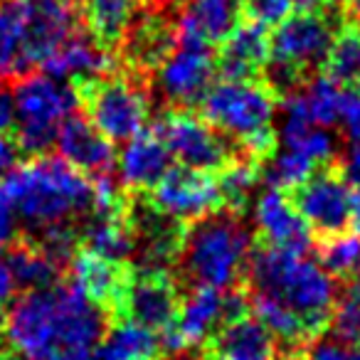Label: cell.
<instances>
[{
	"label": "cell",
	"mask_w": 360,
	"mask_h": 360,
	"mask_svg": "<svg viewBox=\"0 0 360 360\" xmlns=\"http://www.w3.org/2000/svg\"><path fill=\"white\" fill-rule=\"evenodd\" d=\"M319 264L333 276L335 281H353L360 276V240L355 232H343V235L326 237L319 240Z\"/></svg>",
	"instance_id": "cell-31"
},
{
	"label": "cell",
	"mask_w": 360,
	"mask_h": 360,
	"mask_svg": "<svg viewBox=\"0 0 360 360\" xmlns=\"http://www.w3.org/2000/svg\"><path fill=\"white\" fill-rule=\"evenodd\" d=\"M18 158H20V148H18L13 134H0V178L15 168Z\"/></svg>",
	"instance_id": "cell-36"
},
{
	"label": "cell",
	"mask_w": 360,
	"mask_h": 360,
	"mask_svg": "<svg viewBox=\"0 0 360 360\" xmlns=\"http://www.w3.org/2000/svg\"><path fill=\"white\" fill-rule=\"evenodd\" d=\"M259 175H262V163L247 158V155H240L230 165L217 170L215 178L225 210L237 212V215L245 212L247 202H250L252 193H255V186L259 183Z\"/></svg>",
	"instance_id": "cell-30"
},
{
	"label": "cell",
	"mask_w": 360,
	"mask_h": 360,
	"mask_svg": "<svg viewBox=\"0 0 360 360\" xmlns=\"http://www.w3.org/2000/svg\"><path fill=\"white\" fill-rule=\"evenodd\" d=\"M250 299L242 286L230 291L193 286L191 294H186L180 301L175 323L165 333H160V350L175 355L202 345L217 328L250 314Z\"/></svg>",
	"instance_id": "cell-10"
},
{
	"label": "cell",
	"mask_w": 360,
	"mask_h": 360,
	"mask_svg": "<svg viewBox=\"0 0 360 360\" xmlns=\"http://www.w3.org/2000/svg\"><path fill=\"white\" fill-rule=\"evenodd\" d=\"M338 124H343V134L353 141V146H360V86L345 89Z\"/></svg>",
	"instance_id": "cell-34"
},
{
	"label": "cell",
	"mask_w": 360,
	"mask_h": 360,
	"mask_svg": "<svg viewBox=\"0 0 360 360\" xmlns=\"http://www.w3.org/2000/svg\"><path fill=\"white\" fill-rule=\"evenodd\" d=\"M0 191L11 202L18 225L27 227L20 237H35L60 225H82L94 210V178L47 153L3 175Z\"/></svg>",
	"instance_id": "cell-2"
},
{
	"label": "cell",
	"mask_w": 360,
	"mask_h": 360,
	"mask_svg": "<svg viewBox=\"0 0 360 360\" xmlns=\"http://www.w3.org/2000/svg\"><path fill=\"white\" fill-rule=\"evenodd\" d=\"M146 3L148 0H82L89 37L104 52L119 50Z\"/></svg>",
	"instance_id": "cell-24"
},
{
	"label": "cell",
	"mask_w": 360,
	"mask_h": 360,
	"mask_svg": "<svg viewBox=\"0 0 360 360\" xmlns=\"http://www.w3.org/2000/svg\"><path fill=\"white\" fill-rule=\"evenodd\" d=\"M15 101V126L13 134L20 153L45 155L55 146L60 126L77 109V96L72 84L50 75H27L18 79L13 91Z\"/></svg>",
	"instance_id": "cell-9"
},
{
	"label": "cell",
	"mask_w": 360,
	"mask_h": 360,
	"mask_svg": "<svg viewBox=\"0 0 360 360\" xmlns=\"http://www.w3.org/2000/svg\"><path fill=\"white\" fill-rule=\"evenodd\" d=\"M116 163L124 188L136 195L153 191L155 183L173 168V158L155 129H143L139 136L126 141L121 153H116Z\"/></svg>",
	"instance_id": "cell-20"
},
{
	"label": "cell",
	"mask_w": 360,
	"mask_h": 360,
	"mask_svg": "<svg viewBox=\"0 0 360 360\" xmlns=\"http://www.w3.org/2000/svg\"><path fill=\"white\" fill-rule=\"evenodd\" d=\"M200 116L215 126L242 155L264 165L276 150V109L279 94L264 79L212 82L198 104Z\"/></svg>",
	"instance_id": "cell-5"
},
{
	"label": "cell",
	"mask_w": 360,
	"mask_h": 360,
	"mask_svg": "<svg viewBox=\"0 0 360 360\" xmlns=\"http://www.w3.org/2000/svg\"><path fill=\"white\" fill-rule=\"evenodd\" d=\"M355 230V237L360 240V198L355 200V212H353V225H350Z\"/></svg>",
	"instance_id": "cell-40"
},
{
	"label": "cell",
	"mask_w": 360,
	"mask_h": 360,
	"mask_svg": "<svg viewBox=\"0 0 360 360\" xmlns=\"http://www.w3.org/2000/svg\"><path fill=\"white\" fill-rule=\"evenodd\" d=\"M343 22V13L326 8L294 11L271 30L269 62L262 79L279 96H289L311 77L321 75L335 32Z\"/></svg>",
	"instance_id": "cell-7"
},
{
	"label": "cell",
	"mask_w": 360,
	"mask_h": 360,
	"mask_svg": "<svg viewBox=\"0 0 360 360\" xmlns=\"http://www.w3.org/2000/svg\"><path fill=\"white\" fill-rule=\"evenodd\" d=\"M276 146L304 155L314 165H326L335 160V139L328 134V129L304 124L291 116H284V124L276 131Z\"/></svg>",
	"instance_id": "cell-28"
},
{
	"label": "cell",
	"mask_w": 360,
	"mask_h": 360,
	"mask_svg": "<svg viewBox=\"0 0 360 360\" xmlns=\"http://www.w3.org/2000/svg\"><path fill=\"white\" fill-rule=\"evenodd\" d=\"M153 129L163 139L170 158L186 168L217 173L242 155L230 139H225L193 109H168Z\"/></svg>",
	"instance_id": "cell-12"
},
{
	"label": "cell",
	"mask_w": 360,
	"mask_h": 360,
	"mask_svg": "<svg viewBox=\"0 0 360 360\" xmlns=\"http://www.w3.org/2000/svg\"><path fill=\"white\" fill-rule=\"evenodd\" d=\"M0 360H27V358H22L20 353H15V350H11L6 345V348H0Z\"/></svg>",
	"instance_id": "cell-39"
},
{
	"label": "cell",
	"mask_w": 360,
	"mask_h": 360,
	"mask_svg": "<svg viewBox=\"0 0 360 360\" xmlns=\"http://www.w3.org/2000/svg\"><path fill=\"white\" fill-rule=\"evenodd\" d=\"M242 289L247 296H262L301 321L311 340L328 330L338 286L316 259L296 252L252 245Z\"/></svg>",
	"instance_id": "cell-3"
},
{
	"label": "cell",
	"mask_w": 360,
	"mask_h": 360,
	"mask_svg": "<svg viewBox=\"0 0 360 360\" xmlns=\"http://www.w3.org/2000/svg\"><path fill=\"white\" fill-rule=\"evenodd\" d=\"M163 358L160 340L153 330L143 328L136 321L109 323L106 333L96 343L89 360H158Z\"/></svg>",
	"instance_id": "cell-26"
},
{
	"label": "cell",
	"mask_w": 360,
	"mask_h": 360,
	"mask_svg": "<svg viewBox=\"0 0 360 360\" xmlns=\"http://www.w3.org/2000/svg\"><path fill=\"white\" fill-rule=\"evenodd\" d=\"M82 114L111 143H126L148 126L150 106L136 77L104 72L70 82Z\"/></svg>",
	"instance_id": "cell-8"
},
{
	"label": "cell",
	"mask_w": 360,
	"mask_h": 360,
	"mask_svg": "<svg viewBox=\"0 0 360 360\" xmlns=\"http://www.w3.org/2000/svg\"><path fill=\"white\" fill-rule=\"evenodd\" d=\"M8 264L15 276L18 289L22 291H37V289H50L57 281H62V264L47 257L37 245L30 240L18 237L13 245L6 247Z\"/></svg>",
	"instance_id": "cell-27"
},
{
	"label": "cell",
	"mask_w": 360,
	"mask_h": 360,
	"mask_svg": "<svg viewBox=\"0 0 360 360\" xmlns=\"http://www.w3.org/2000/svg\"><path fill=\"white\" fill-rule=\"evenodd\" d=\"M269 27L242 18L235 30L217 47V75L222 79H259L269 62Z\"/></svg>",
	"instance_id": "cell-18"
},
{
	"label": "cell",
	"mask_w": 360,
	"mask_h": 360,
	"mask_svg": "<svg viewBox=\"0 0 360 360\" xmlns=\"http://www.w3.org/2000/svg\"><path fill=\"white\" fill-rule=\"evenodd\" d=\"M82 0H0V79H22L82 30Z\"/></svg>",
	"instance_id": "cell-4"
},
{
	"label": "cell",
	"mask_w": 360,
	"mask_h": 360,
	"mask_svg": "<svg viewBox=\"0 0 360 360\" xmlns=\"http://www.w3.org/2000/svg\"><path fill=\"white\" fill-rule=\"evenodd\" d=\"M321 72L338 82L343 89L360 86V27L355 20L345 18V22L338 27Z\"/></svg>",
	"instance_id": "cell-29"
},
{
	"label": "cell",
	"mask_w": 360,
	"mask_h": 360,
	"mask_svg": "<svg viewBox=\"0 0 360 360\" xmlns=\"http://www.w3.org/2000/svg\"><path fill=\"white\" fill-rule=\"evenodd\" d=\"M143 198L155 210L186 225L202 220L217 210H225L215 173L186 168V165H173Z\"/></svg>",
	"instance_id": "cell-14"
},
{
	"label": "cell",
	"mask_w": 360,
	"mask_h": 360,
	"mask_svg": "<svg viewBox=\"0 0 360 360\" xmlns=\"http://www.w3.org/2000/svg\"><path fill=\"white\" fill-rule=\"evenodd\" d=\"M8 348L27 360H89L109 328L106 316L70 279L22 291L3 316Z\"/></svg>",
	"instance_id": "cell-1"
},
{
	"label": "cell",
	"mask_w": 360,
	"mask_h": 360,
	"mask_svg": "<svg viewBox=\"0 0 360 360\" xmlns=\"http://www.w3.org/2000/svg\"><path fill=\"white\" fill-rule=\"evenodd\" d=\"M355 22H358V27H360V13H358V20H355Z\"/></svg>",
	"instance_id": "cell-41"
},
{
	"label": "cell",
	"mask_w": 360,
	"mask_h": 360,
	"mask_svg": "<svg viewBox=\"0 0 360 360\" xmlns=\"http://www.w3.org/2000/svg\"><path fill=\"white\" fill-rule=\"evenodd\" d=\"M255 225L257 245L274 247V250L309 255L311 245L316 242L309 225L291 202L289 193L279 188L269 186L264 193H259L255 205Z\"/></svg>",
	"instance_id": "cell-17"
},
{
	"label": "cell",
	"mask_w": 360,
	"mask_h": 360,
	"mask_svg": "<svg viewBox=\"0 0 360 360\" xmlns=\"http://www.w3.org/2000/svg\"><path fill=\"white\" fill-rule=\"evenodd\" d=\"M178 42V27L175 20H168L160 13H150L143 20L131 25L121 42V55L129 67V75H148L163 65L165 57L173 52Z\"/></svg>",
	"instance_id": "cell-21"
},
{
	"label": "cell",
	"mask_w": 360,
	"mask_h": 360,
	"mask_svg": "<svg viewBox=\"0 0 360 360\" xmlns=\"http://www.w3.org/2000/svg\"><path fill=\"white\" fill-rule=\"evenodd\" d=\"M255 237L242 225V215L217 210L188 225L178 255V269L191 286L230 291L242 284Z\"/></svg>",
	"instance_id": "cell-6"
},
{
	"label": "cell",
	"mask_w": 360,
	"mask_h": 360,
	"mask_svg": "<svg viewBox=\"0 0 360 360\" xmlns=\"http://www.w3.org/2000/svg\"><path fill=\"white\" fill-rule=\"evenodd\" d=\"M155 86L173 109H195L217 77L215 50L193 37H180L173 52L153 72Z\"/></svg>",
	"instance_id": "cell-13"
},
{
	"label": "cell",
	"mask_w": 360,
	"mask_h": 360,
	"mask_svg": "<svg viewBox=\"0 0 360 360\" xmlns=\"http://www.w3.org/2000/svg\"><path fill=\"white\" fill-rule=\"evenodd\" d=\"M340 168H343L350 186L360 193V146H353V148H350L348 158H345V163L340 165Z\"/></svg>",
	"instance_id": "cell-38"
},
{
	"label": "cell",
	"mask_w": 360,
	"mask_h": 360,
	"mask_svg": "<svg viewBox=\"0 0 360 360\" xmlns=\"http://www.w3.org/2000/svg\"><path fill=\"white\" fill-rule=\"evenodd\" d=\"M289 198L314 240L343 235L353 225V212L358 195L350 188L340 163H326L316 168L304 183L289 191Z\"/></svg>",
	"instance_id": "cell-11"
},
{
	"label": "cell",
	"mask_w": 360,
	"mask_h": 360,
	"mask_svg": "<svg viewBox=\"0 0 360 360\" xmlns=\"http://www.w3.org/2000/svg\"><path fill=\"white\" fill-rule=\"evenodd\" d=\"M15 126V101L8 89L0 86V134H11Z\"/></svg>",
	"instance_id": "cell-37"
},
{
	"label": "cell",
	"mask_w": 360,
	"mask_h": 360,
	"mask_svg": "<svg viewBox=\"0 0 360 360\" xmlns=\"http://www.w3.org/2000/svg\"><path fill=\"white\" fill-rule=\"evenodd\" d=\"M109 67V52H104L89 35H84L79 30L45 62L42 75H50L62 82H75L84 79V77H96L104 75V72H111Z\"/></svg>",
	"instance_id": "cell-25"
},
{
	"label": "cell",
	"mask_w": 360,
	"mask_h": 360,
	"mask_svg": "<svg viewBox=\"0 0 360 360\" xmlns=\"http://www.w3.org/2000/svg\"><path fill=\"white\" fill-rule=\"evenodd\" d=\"M136 266L129 262L109 259L94 252L77 250L70 259V281L106 316L109 323L124 321L126 294L134 281Z\"/></svg>",
	"instance_id": "cell-15"
},
{
	"label": "cell",
	"mask_w": 360,
	"mask_h": 360,
	"mask_svg": "<svg viewBox=\"0 0 360 360\" xmlns=\"http://www.w3.org/2000/svg\"><path fill=\"white\" fill-rule=\"evenodd\" d=\"M240 11L245 20L259 22L271 30L296 11V3L294 0H240Z\"/></svg>",
	"instance_id": "cell-33"
},
{
	"label": "cell",
	"mask_w": 360,
	"mask_h": 360,
	"mask_svg": "<svg viewBox=\"0 0 360 360\" xmlns=\"http://www.w3.org/2000/svg\"><path fill=\"white\" fill-rule=\"evenodd\" d=\"M183 294L178 281L165 269H136L126 294L124 316L153 333H165L175 323Z\"/></svg>",
	"instance_id": "cell-16"
},
{
	"label": "cell",
	"mask_w": 360,
	"mask_h": 360,
	"mask_svg": "<svg viewBox=\"0 0 360 360\" xmlns=\"http://www.w3.org/2000/svg\"><path fill=\"white\" fill-rule=\"evenodd\" d=\"M328 328L340 343L360 345V276L348 281L343 294H338Z\"/></svg>",
	"instance_id": "cell-32"
},
{
	"label": "cell",
	"mask_w": 360,
	"mask_h": 360,
	"mask_svg": "<svg viewBox=\"0 0 360 360\" xmlns=\"http://www.w3.org/2000/svg\"><path fill=\"white\" fill-rule=\"evenodd\" d=\"M55 146L60 150V158H65L72 168L82 170L89 178L109 175V170L116 165L114 143L104 139L84 114L77 111H72L60 126Z\"/></svg>",
	"instance_id": "cell-19"
},
{
	"label": "cell",
	"mask_w": 360,
	"mask_h": 360,
	"mask_svg": "<svg viewBox=\"0 0 360 360\" xmlns=\"http://www.w3.org/2000/svg\"><path fill=\"white\" fill-rule=\"evenodd\" d=\"M240 20V0H186L175 27L180 37H193L215 47L235 30Z\"/></svg>",
	"instance_id": "cell-22"
},
{
	"label": "cell",
	"mask_w": 360,
	"mask_h": 360,
	"mask_svg": "<svg viewBox=\"0 0 360 360\" xmlns=\"http://www.w3.org/2000/svg\"><path fill=\"white\" fill-rule=\"evenodd\" d=\"M18 284H15V276H13V269L8 264V255H6V247L0 245V316L3 311L11 306V301L18 296Z\"/></svg>",
	"instance_id": "cell-35"
},
{
	"label": "cell",
	"mask_w": 360,
	"mask_h": 360,
	"mask_svg": "<svg viewBox=\"0 0 360 360\" xmlns=\"http://www.w3.org/2000/svg\"><path fill=\"white\" fill-rule=\"evenodd\" d=\"M343 94V86L321 72V75L311 77L306 84H301L299 89L286 96L284 116L299 119L311 126H319V129H330L340 119Z\"/></svg>",
	"instance_id": "cell-23"
}]
</instances>
